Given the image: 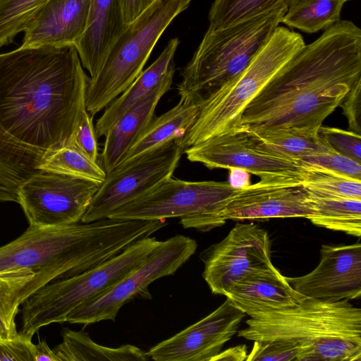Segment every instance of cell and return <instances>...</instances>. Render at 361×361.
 Returning <instances> with one entry per match:
<instances>
[{"label": "cell", "instance_id": "28", "mask_svg": "<svg viewBox=\"0 0 361 361\" xmlns=\"http://www.w3.org/2000/svg\"><path fill=\"white\" fill-rule=\"evenodd\" d=\"M346 0H295L281 23L312 34L326 30L339 20Z\"/></svg>", "mask_w": 361, "mask_h": 361}, {"label": "cell", "instance_id": "31", "mask_svg": "<svg viewBox=\"0 0 361 361\" xmlns=\"http://www.w3.org/2000/svg\"><path fill=\"white\" fill-rule=\"evenodd\" d=\"M295 0H214L208 14L209 27L219 29L268 11L281 4L288 8Z\"/></svg>", "mask_w": 361, "mask_h": 361}, {"label": "cell", "instance_id": "32", "mask_svg": "<svg viewBox=\"0 0 361 361\" xmlns=\"http://www.w3.org/2000/svg\"><path fill=\"white\" fill-rule=\"evenodd\" d=\"M49 0H0V49L25 32Z\"/></svg>", "mask_w": 361, "mask_h": 361}, {"label": "cell", "instance_id": "4", "mask_svg": "<svg viewBox=\"0 0 361 361\" xmlns=\"http://www.w3.org/2000/svg\"><path fill=\"white\" fill-rule=\"evenodd\" d=\"M238 336L249 341H283L296 345V361H360L361 310L348 300L303 296L293 307L259 313Z\"/></svg>", "mask_w": 361, "mask_h": 361}, {"label": "cell", "instance_id": "23", "mask_svg": "<svg viewBox=\"0 0 361 361\" xmlns=\"http://www.w3.org/2000/svg\"><path fill=\"white\" fill-rule=\"evenodd\" d=\"M200 107L190 100L180 98L172 109L159 116H154L117 166L181 136L196 121Z\"/></svg>", "mask_w": 361, "mask_h": 361}, {"label": "cell", "instance_id": "34", "mask_svg": "<svg viewBox=\"0 0 361 361\" xmlns=\"http://www.w3.org/2000/svg\"><path fill=\"white\" fill-rule=\"evenodd\" d=\"M320 134V133H319ZM318 149L298 160L304 168H316L361 180V163L340 153L320 135Z\"/></svg>", "mask_w": 361, "mask_h": 361}, {"label": "cell", "instance_id": "22", "mask_svg": "<svg viewBox=\"0 0 361 361\" xmlns=\"http://www.w3.org/2000/svg\"><path fill=\"white\" fill-rule=\"evenodd\" d=\"M179 42L177 37L171 39L158 58L148 68L142 71L120 97L106 106L94 127L97 138L105 135L130 108L154 88L171 69L175 68L173 58Z\"/></svg>", "mask_w": 361, "mask_h": 361}, {"label": "cell", "instance_id": "18", "mask_svg": "<svg viewBox=\"0 0 361 361\" xmlns=\"http://www.w3.org/2000/svg\"><path fill=\"white\" fill-rule=\"evenodd\" d=\"M90 0H49L24 32L22 47L75 46L85 28Z\"/></svg>", "mask_w": 361, "mask_h": 361}, {"label": "cell", "instance_id": "16", "mask_svg": "<svg viewBox=\"0 0 361 361\" xmlns=\"http://www.w3.org/2000/svg\"><path fill=\"white\" fill-rule=\"evenodd\" d=\"M313 212L302 178H279L260 179L238 189L229 200L224 216L227 220L243 221L271 218L307 219Z\"/></svg>", "mask_w": 361, "mask_h": 361}, {"label": "cell", "instance_id": "13", "mask_svg": "<svg viewBox=\"0 0 361 361\" xmlns=\"http://www.w3.org/2000/svg\"><path fill=\"white\" fill-rule=\"evenodd\" d=\"M202 277L216 295H224L234 283L246 276L271 269L268 232L255 224L238 223L220 242L203 250Z\"/></svg>", "mask_w": 361, "mask_h": 361}, {"label": "cell", "instance_id": "5", "mask_svg": "<svg viewBox=\"0 0 361 361\" xmlns=\"http://www.w3.org/2000/svg\"><path fill=\"white\" fill-rule=\"evenodd\" d=\"M288 7L275 8L219 29L208 27L181 73L180 98L201 105L238 75L269 41Z\"/></svg>", "mask_w": 361, "mask_h": 361}, {"label": "cell", "instance_id": "30", "mask_svg": "<svg viewBox=\"0 0 361 361\" xmlns=\"http://www.w3.org/2000/svg\"><path fill=\"white\" fill-rule=\"evenodd\" d=\"M38 170L78 177L99 183L106 176V173L99 163L87 157L74 143L46 152L38 166Z\"/></svg>", "mask_w": 361, "mask_h": 361}, {"label": "cell", "instance_id": "2", "mask_svg": "<svg viewBox=\"0 0 361 361\" xmlns=\"http://www.w3.org/2000/svg\"><path fill=\"white\" fill-rule=\"evenodd\" d=\"M361 80V30L339 20L305 47L244 109L239 127L320 128Z\"/></svg>", "mask_w": 361, "mask_h": 361}, {"label": "cell", "instance_id": "41", "mask_svg": "<svg viewBox=\"0 0 361 361\" xmlns=\"http://www.w3.org/2000/svg\"><path fill=\"white\" fill-rule=\"evenodd\" d=\"M247 356V348L245 345H238L229 348L225 350H221L210 361H243L246 360Z\"/></svg>", "mask_w": 361, "mask_h": 361}, {"label": "cell", "instance_id": "3", "mask_svg": "<svg viewBox=\"0 0 361 361\" xmlns=\"http://www.w3.org/2000/svg\"><path fill=\"white\" fill-rule=\"evenodd\" d=\"M165 225L163 220L105 218L53 227L29 226L0 247V271L26 269L34 274L25 301L44 285L94 267Z\"/></svg>", "mask_w": 361, "mask_h": 361}, {"label": "cell", "instance_id": "11", "mask_svg": "<svg viewBox=\"0 0 361 361\" xmlns=\"http://www.w3.org/2000/svg\"><path fill=\"white\" fill-rule=\"evenodd\" d=\"M100 184L39 170L20 185L18 203L29 226L46 228L76 224L81 221Z\"/></svg>", "mask_w": 361, "mask_h": 361}, {"label": "cell", "instance_id": "35", "mask_svg": "<svg viewBox=\"0 0 361 361\" xmlns=\"http://www.w3.org/2000/svg\"><path fill=\"white\" fill-rule=\"evenodd\" d=\"M246 361H296L298 348L283 341H253Z\"/></svg>", "mask_w": 361, "mask_h": 361}, {"label": "cell", "instance_id": "43", "mask_svg": "<svg viewBox=\"0 0 361 361\" xmlns=\"http://www.w3.org/2000/svg\"><path fill=\"white\" fill-rule=\"evenodd\" d=\"M228 183L235 189L243 188L250 185V173L239 169H231Z\"/></svg>", "mask_w": 361, "mask_h": 361}, {"label": "cell", "instance_id": "29", "mask_svg": "<svg viewBox=\"0 0 361 361\" xmlns=\"http://www.w3.org/2000/svg\"><path fill=\"white\" fill-rule=\"evenodd\" d=\"M34 274L26 269L0 271V338L10 339L18 332L16 317L23 303L27 286Z\"/></svg>", "mask_w": 361, "mask_h": 361}, {"label": "cell", "instance_id": "38", "mask_svg": "<svg viewBox=\"0 0 361 361\" xmlns=\"http://www.w3.org/2000/svg\"><path fill=\"white\" fill-rule=\"evenodd\" d=\"M32 337L18 333L10 339L0 338V361H34Z\"/></svg>", "mask_w": 361, "mask_h": 361}, {"label": "cell", "instance_id": "10", "mask_svg": "<svg viewBox=\"0 0 361 361\" xmlns=\"http://www.w3.org/2000/svg\"><path fill=\"white\" fill-rule=\"evenodd\" d=\"M195 240L176 235L159 245L136 269L90 303L75 310L67 319L71 324H90L115 321L121 308L158 279L173 275L196 252Z\"/></svg>", "mask_w": 361, "mask_h": 361}, {"label": "cell", "instance_id": "14", "mask_svg": "<svg viewBox=\"0 0 361 361\" xmlns=\"http://www.w3.org/2000/svg\"><path fill=\"white\" fill-rule=\"evenodd\" d=\"M184 153L190 161L209 169H239L260 179L303 178L305 171L298 161L259 147L242 127L215 135L189 147Z\"/></svg>", "mask_w": 361, "mask_h": 361}, {"label": "cell", "instance_id": "26", "mask_svg": "<svg viewBox=\"0 0 361 361\" xmlns=\"http://www.w3.org/2000/svg\"><path fill=\"white\" fill-rule=\"evenodd\" d=\"M306 190L314 211L307 219L314 225L361 236V200L329 197Z\"/></svg>", "mask_w": 361, "mask_h": 361}, {"label": "cell", "instance_id": "27", "mask_svg": "<svg viewBox=\"0 0 361 361\" xmlns=\"http://www.w3.org/2000/svg\"><path fill=\"white\" fill-rule=\"evenodd\" d=\"M319 129L314 127H271L247 130L261 148L298 161L302 157L318 149L321 138Z\"/></svg>", "mask_w": 361, "mask_h": 361}, {"label": "cell", "instance_id": "42", "mask_svg": "<svg viewBox=\"0 0 361 361\" xmlns=\"http://www.w3.org/2000/svg\"><path fill=\"white\" fill-rule=\"evenodd\" d=\"M33 358L34 361H59L54 351L49 348L45 339L34 344Z\"/></svg>", "mask_w": 361, "mask_h": 361}, {"label": "cell", "instance_id": "15", "mask_svg": "<svg viewBox=\"0 0 361 361\" xmlns=\"http://www.w3.org/2000/svg\"><path fill=\"white\" fill-rule=\"evenodd\" d=\"M245 314L226 300L209 314L147 352L156 361H210L237 333Z\"/></svg>", "mask_w": 361, "mask_h": 361}, {"label": "cell", "instance_id": "24", "mask_svg": "<svg viewBox=\"0 0 361 361\" xmlns=\"http://www.w3.org/2000/svg\"><path fill=\"white\" fill-rule=\"evenodd\" d=\"M44 152L24 145L0 128V202L18 203L20 185L37 172Z\"/></svg>", "mask_w": 361, "mask_h": 361}, {"label": "cell", "instance_id": "19", "mask_svg": "<svg viewBox=\"0 0 361 361\" xmlns=\"http://www.w3.org/2000/svg\"><path fill=\"white\" fill-rule=\"evenodd\" d=\"M175 68L144 97L130 108L107 131L100 154V166L107 173L121 162L133 144L149 124L158 102L171 88Z\"/></svg>", "mask_w": 361, "mask_h": 361}, {"label": "cell", "instance_id": "12", "mask_svg": "<svg viewBox=\"0 0 361 361\" xmlns=\"http://www.w3.org/2000/svg\"><path fill=\"white\" fill-rule=\"evenodd\" d=\"M176 138L117 166L107 173L80 222L108 218L126 202L173 176L184 153Z\"/></svg>", "mask_w": 361, "mask_h": 361}, {"label": "cell", "instance_id": "37", "mask_svg": "<svg viewBox=\"0 0 361 361\" xmlns=\"http://www.w3.org/2000/svg\"><path fill=\"white\" fill-rule=\"evenodd\" d=\"M92 118L86 109L82 111L75 130L73 143L87 157L97 161L98 147Z\"/></svg>", "mask_w": 361, "mask_h": 361}, {"label": "cell", "instance_id": "33", "mask_svg": "<svg viewBox=\"0 0 361 361\" xmlns=\"http://www.w3.org/2000/svg\"><path fill=\"white\" fill-rule=\"evenodd\" d=\"M304 169L302 184L307 190L329 197L361 200V180L316 168Z\"/></svg>", "mask_w": 361, "mask_h": 361}, {"label": "cell", "instance_id": "20", "mask_svg": "<svg viewBox=\"0 0 361 361\" xmlns=\"http://www.w3.org/2000/svg\"><path fill=\"white\" fill-rule=\"evenodd\" d=\"M224 295L250 317L295 306L304 296L290 286L275 267L246 276L231 286Z\"/></svg>", "mask_w": 361, "mask_h": 361}, {"label": "cell", "instance_id": "36", "mask_svg": "<svg viewBox=\"0 0 361 361\" xmlns=\"http://www.w3.org/2000/svg\"><path fill=\"white\" fill-rule=\"evenodd\" d=\"M319 133L340 153L361 163V136L350 130L320 126Z\"/></svg>", "mask_w": 361, "mask_h": 361}, {"label": "cell", "instance_id": "40", "mask_svg": "<svg viewBox=\"0 0 361 361\" xmlns=\"http://www.w3.org/2000/svg\"><path fill=\"white\" fill-rule=\"evenodd\" d=\"M156 0H120L124 22L132 23Z\"/></svg>", "mask_w": 361, "mask_h": 361}, {"label": "cell", "instance_id": "25", "mask_svg": "<svg viewBox=\"0 0 361 361\" xmlns=\"http://www.w3.org/2000/svg\"><path fill=\"white\" fill-rule=\"evenodd\" d=\"M62 342L53 348L59 361H145L147 352L130 344L111 348L95 343L87 332L68 328L61 332Z\"/></svg>", "mask_w": 361, "mask_h": 361}, {"label": "cell", "instance_id": "21", "mask_svg": "<svg viewBox=\"0 0 361 361\" xmlns=\"http://www.w3.org/2000/svg\"><path fill=\"white\" fill-rule=\"evenodd\" d=\"M127 25L120 0H90L84 32L75 44L90 78L98 73L113 42Z\"/></svg>", "mask_w": 361, "mask_h": 361}, {"label": "cell", "instance_id": "44", "mask_svg": "<svg viewBox=\"0 0 361 361\" xmlns=\"http://www.w3.org/2000/svg\"><path fill=\"white\" fill-rule=\"evenodd\" d=\"M350 1V0H346V1Z\"/></svg>", "mask_w": 361, "mask_h": 361}, {"label": "cell", "instance_id": "1", "mask_svg": "<svg viewBox=\"0 0 361 361\" xmlns=\"http://www.w3.org/2000/svg\"><path fill=\"white\" fill-rule=\"evenodd\" d=\"M89 79L75 46L0 54V128L44 153L73 143Z\"/></svg>", "mask_w": 361, "mask_h": 361}, {"label": "cell", "instance_id": "6", "mask_svg": "<svg viewBox=\"0 0 361 361\" xmlns=\"http://www.w3.org/2000/svg\"><path fill=\"white\" fill-rule=\"evenodd\" d=\"M305 45L300 34L278 26L250 64L201 105L195 123L176 138L183 152L215 135L239 128L246 106Z\"/></svg>", "mask_w": 361, "mask_h": 361}, {"label": "cell", "instance_id": "17", "mask_svg": "<svg viewBox=\"0 0 361 361\" xmlns=\"http://www.w3.org/2000/svg\"><path fill=\"white\" fill-rule=\"evenodd\" d=\"M320 261L310 273L285 276L298 293L326 301L353 300L361 296V245H322Z\"/></svg>", "mask_w": 361, "mask_h": 361}, {"label": "cell", "instance_id": "7", "mask_svg": "<svg viewBox=\"0 0 361 361\" xmlns=\"http://www.w3.org/2000/svg\"><path fill=\"white\" fill-rule=\"evenodd\" d=\"M159 243L151 235L142 238L94 267L44 285L22 304L18 333L32 338L44 326L67 322L75 310L105 293L139 267Z\"/></svg>", "mask_w": 361, "mask_h": 361}, {"label": "cell", "instance_id": "8", "mask_svg": "<svg viewBox=\"0 0 361 361\" xmlns=\"http://www.w3.org/2000/svg\"><path fill=\"white\" fill-rule=\"evenodd\" d=\"M193 0H156L128 24L109 48L97 75L90 78L85 108L94 116L123 92L143 70L157 42Z\"/></svg>", "mask_w": 361, "mask_h": 361}, {"label": "cell", "instance_id": "39", "mask_svg": "<svg viewBox=\"0 0 361 361\" xmlns=\"http://www.w3.org/2000/svg\"><path fill=\"white\" fill-rule=\"evenodd\" d=\"M340 106L348 120L349 130L360 135L361 80L357 81L350 89Z\"/></svg>", "mask_w": 361, "mask_h": 361}, {"label": "cell", "instance_id": "9", "mask_svg": "<svg viewBox=\"0 0 361 361\" xmlns=\"http://www.w3.org/2000/svg\"><path fill=\"white\" fill-rule=\"evenodd\" d=\"M237 190L228 181H187L171 176L126 202L108 218H179L183 228L207 232L226 224L224 211Z\"/></svg>", "mask_w": 361, "mask_h": 361}]
</instances>
